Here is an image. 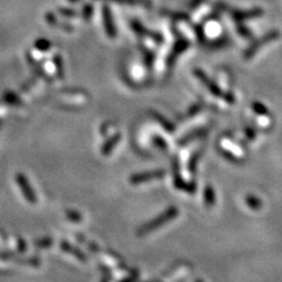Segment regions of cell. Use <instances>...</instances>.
Returning <instances> with one entry per match:
<instances>
[{"label":"cell","mask_w":282,"mask_h":282,"mask_svg":"<svg viewBox=\"0 0 282 282\" xmlns=\"http://www.w3.org/2000/svg\"><path fill=\"white\" fill-rule=\"evenodd\" d=\"M178 213H179V210H178L176 207H172V208L167 209L166 212H165L163 215H160L159 218H157L153 221L148 222L147 225H145L142 228H140V231L138 232V235H145L147 234V233L150 232H153L155 229H158L159 227H161L164 225V223H166L168 221H171V220H173L174 218H177Z\"/></svg>","instance_id":"1"},{"label":"cell","mask_w":282,"mask_h":282,"mask_svg":"<svg viewBox=\"0 0 282 282\" xmlns=\"http://www.w3.org/2000/svg\"><path fill=\"white\" fill-rule=\"evenodd\" d=\"M165 176V172L163 171H155V172H147V173H141L137 174V176H133L131 178L132 184H140V183H146V181H151L159 179V178H163Z\"/></svg>","instance_id":"2"},{"label":"cell","mask_w":282,"mask_h":282,"mask_svg":"<svg viewBox=\"0 0 282 282\" xmlns=\"http://www.w3.org/2000/svg\"><path fill=\"white\" fill-rule=\"evenodd\" d=\"M246 202H247V205L251 207L252 209H260L261 206H262L261 200L258 199L257 196L248 195L247 199H246Z\"/></svg>","instance_id":"3"},{"label":"cell","mask_w":282,"mask_h":282,"mask_svg":"<svg viewBox=\"0 0 282 282\" xmlns=\"http://www.w3.org/2000/svg\"><path fill=\"white\" fill-rule=\"evenodd\" d=\"M205 202L208 206H213L215 202V197H214V190L210 186H207L205 189Z\"/></svg>","instance_id":"4"},{"label":"cell","mask_w":282,"mask_h":282,"mask_svg":"<svg viewBox=\"0 0 282 282\" xmlns=\"http://www.w3.org/2000/svg\"><path fill=\"white\" fill-rule=\"evenodd\" d=\"M119 139H120V135H119V134H118V135H115V137H114V138H113L111 141H109V144L106 146V147H105V151H102V152H103V153H105V154L108 153V152H109V151H111V148H112V147H114V146H115L116 144H118Z\"/></svg>","instance_id":"5"},{"label":"cell","mask_w":282,"mask_h":282,"mask_svg":"<svg viewBox=\"0 0 282 282\" xmlns=\"http://www.w3.org/2000/svg\"><path fill=\"white\" fill-rule=\"evenodd\" d=\"M253 108H254L255 111L259 113V114H265V115L268 114V111H267V109H266V107L260 105V103H259V102L253 103Z\"/></svg>","instance_id":"6"},{"label":"cell","mask_w":282,"mask_h":282,"mask_svg":"<svg viewBox=\"0 0 282 282\" xmlns=\"http://www.w3.org/2000/svg\"><path fill=\"white\" fill-rule=\"evenodd\" d=\"M155 116H157V119L159 120V121L161 122V124H163V126H164L165 128L168 129V131H173V129H174L173 126H172V125L170 124V122H167L166 120H165V119L163 118V116H159V115H155Z\"/></svg>","instance_id":"7"},{"label":"cell","mask_w":282,"mask_h":282,"mask_svg":"<svg viewBox=\"0 0 282 282\" xmlns=\"http://www.w3.org/2000/svg\"><path fill=\"white\" fill-rule=\"evenodd\" d=\"M35 45H37L39 48H46V46L47 47L50 46V43H48V41H46V40H38Z\"/></svg>","instance_id":"8"},{"label":"cell","mask_w":282,"mask_h":282,"mask_svg":"<svg viewBox=\"0 0 282 282\" xmlns=\"http://www.w3.org/2000/svg\"><path fill=\"white\" fill-rule=\"evenodd\" d=\"M196 282H201V281H196Z\"/></svg>","instance_id":"9"}]
</instances>
